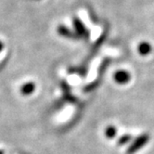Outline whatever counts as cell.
<instances>
[{
	"mask_svg": "<svg viewBox=\"0 0 154 154\" xmlns=\"http://www.w3.org/2000/svg\"><path fill=\"white\" fill-rule=\"evenodd\" d=\"M149 135H147V134H144V135H142V136L138 137L134 141L133 144H132V145L127 149L126 153H127V154H133V153L137 152V151L138 149H140L143 146L147 144V142L149 141Z\"/></svg>",
	"mask_w": 154,
	"mask_h": 154,
	"instance_id": "6da1fadb",
	"label": "cell"
},
{
	"mask_svg": "<svg viewBox=\"0 0 154 154\" xmlns=\"http://www.w3.org/2000/svg\"><path fill=\"white\" fill-rule=\"evenodd\" d=\"M114 80L116 83L120 85H125L127 84L130 80V74L126 71H117L114 73Z\"/></svg>",
	"mask_w": 154,
	"mask_h": 154,
	"instance_id": "7a4b0ae2",
	"label": "cell"
},
{
	"mask_svg": "<svg viewBox=\"0 0 154 154\" xmlns=\"http://www.w3.org/2000/svg\"><path fill=\"white\" fill-rule=\"evenodd\" d=\"M151 46L148 42H142L140 45L138 46V52L143 55V56H146V55L149 54L151 51Z\"/></svg>",
	"mask_w": 154,
	"mask_h": 154,
	"instance_id": "3957f363",
	"label": "cell"
},
{
	"mask_svg": "<svg viewBox=\"0 0 154 154\" xmlns=\"http://www.w3.org/2000/svg\"><path fill=\"white\" fill-rule=\"evenodd\" d=\"M35 84L32 83H27L25 85H23V86H21V93H23V95H30L32 94V92L35 91Z\"/></svg>",
	"mask_w": 154,
	"mask_h": 154,
	"instance_id": "277c9868",
	"label": "cell"
},
{
	"mask_svg": "<svg viewBox=\"0 0 154 154\" xmlns=\"http://www.w3.org/2000/svg\"><path fill=\"white\" fill-rule=\"evenodd\" d=\"M105 135L109 138H112L116 136V128L113 126H109L105 130Z\"/></svg>",
	"mask_w": 154,
	"mask_h": 154,
	"instance_id": "5b68a950",
	"label": "cell"
},
{
	"mask_svg": "<svg viewBox=\"0 0 154 154\" xmlns=\"http://www.w3.org/2000/svg\"><path fill=\"white\" fill-rule=\"evenodd\" d=\"M74 24H75V29H76V31L78 32L80 35L84 34V32H85V28H84L83 24L80 23V21H79V20L75 21Z\"/></svg>",
	"mask_w": 154,
	"mask_h": 154,
	"instance_id": "8992f818",
	"label": "cell"
},
{
	"mask_svg": "<svg viewBox=\"0 0 154 154\" xmlns=\"http://www.w3.org/2000/svg\"><path fill=\"white\" fill-rule=\"evenodd\" d=\"M130 136H127V135H125V136H124V137H122L120 139H119V141H118V144L119 145H124V144H125V143H127L129 140H130Z\"/></svg>",
	"mask_w": 154,
	"mask_h": 154,
	"instance_id": "52a82bcc",
	"label": "cell"
},
{
	"mask_svg": "<svg viewBox=\"0 0 154 154\" xmlns=\"http://www.w3.org/2000/svg\"><path fill=\"white\" fill-rule=\"evenodd\" d=\"M3 48V44L0 42V51H1V49Z\"/></svg>",
	"mask_w": 154,
	"mask_h": 154,
	"instance_id": "ba28073f",
	"label": "cell"
},
{
	"mask_svg": "<svg viewBox=\"0 0 154 154\" xmlns=\"http://www.w3.org/2000/svg\"><path fill=\"white\" fill-rule=\"evenodd\" d=\"M0 154H4V151L3 150H0Z\"/></svg>",
	"mask_w": 154,
	"mask_h": 154,
	"instance_id": "9c48e42d",
	"label": "cell"
}]
</instances>
